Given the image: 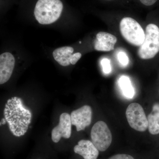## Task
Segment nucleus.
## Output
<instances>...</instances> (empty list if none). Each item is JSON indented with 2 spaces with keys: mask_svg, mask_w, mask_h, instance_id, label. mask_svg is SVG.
<instances>
[{
  "mask_svg": "<svg viewBox=\"0 0 159 159\" xmlns=\"http://www.w3.org/2000/svg\"><path fill=\"white\" fill-rule=\"evenodd\" d=\"M15 60L9 52L0 55V84L7 82L10 79L14 69Z\"/></svg>",
  "mask_w": 159,
  "mask_h": 159,
  "instance_id": "10",
  "label": "nucleus"
},
{
  "mask_svg": "<svg viewBox=\"0 0 159 159\" xmlns=\"http://www.w3.org/2000/svg\"><path fill=\"white\" fill-rule=\"evenodd\" d=\"M63 8L60 0H38L34 9L35 19L41 25H49L59 19Z\"/></svg>",
  "mask_w": 159,
  "mask_h": 159,
  "instance_id": "2",
  "label": "nucleus"
},
{
  "mask_svg": "<svg viewBox=\"0 0 159 159\" xmlns=\"http://www.w3.org/2000/svg\"><path fill=\"white\" fill-rule=\"evenodd\" d=\"M117 41V38L113 34L101 31L97 34L94 42V48L97 51H112Z\"/></svg>",
  "mask_w": 159,
  "mask_h": 159,
  "instance_id": "12",
  "label": "nucleus"
},
{
  "mask_svg": "<svg viewBox=\"0 0 159 159\" xmlns=\"http://www.w3.org/2000/svg\"><path fill=\"white\" fill-rule=\"evenodd\" d=\"M108 159H134L133 157L129 155L125 154H119L115 155L113 156L110 157Z\"/></svg>",
  "mask_w": 159,
  "mask_h": 159,
  "instance_id": "17",
  "label": "nucleus"
},
{
  "mask_svg": "<svg viewBox=\"0 0 159 159\" xmlns=\"http://www.w3.org/2000/svg\"><path fill=\"white\" fill-rule=\"evenodd\" d=\"M4 114L9 129L14 136L20 137L27 133L31 122V113L25 107L20 98L15 97L8 99Z\"/></svg>",
  "mask_w": 159,
  "mask_h": 159,
  "instance_id": "1",
  "label": "nucleus"
},
{
  "mask_svg": "<svg viewBox=\"0 0 159 159\" xmlns=\"http://www.w3.org/2000/svg\"><path fill=\"white\" fill-rule=\"evenodd\" d=\"M118 58L119 62L123 66H126L129 63V58L128 56L124 52H120L118 53Z\"/></svg>",
  "mask_w": 159,
  "mask_h": 159,
  "instance_id": "16",
  "label": "nucleus"
},
{
  "mask_svg": "<svg viewBox=\"0 0 159 159\" xmlns=\"http://www.w3.org/2000/svg\"><path fill=\"white\" fill-rule=\"evenodd\" d=\"M72 125H75L77 131L84 130L91 123L92 111L89 105H84L71 113Z\"/></svg>",
  "mask_w": 159,
  "mask_h": 159,
  "instance_id": "7",
  "label": "nucleus"
},
{
  "mask_svg": "<svg viewBox=\"0 0 159 159\" xmlns=\"http://www.w3.org/2000/svg\"><path fill=\"white\" fill-rule=\"evenodd\" d=\"M91 137L94 145L101 152L107 150L112 140L109 128L102 121H98L94 124L91 130Z\"/></svg>",
  "mask_w": 159,
  "mask_h": 159,
  "instance_id": "5",
  "label": "nucleus"
},
{
  "mask_svg": "<svg viewBox=\"0 0 159 159\" xmlns=\"http://www.w3.org/2000/svg\"><path fill=\"white\" fill-rule=\"evenodd\" d=\"M102 70L105 74H109L111 71L110 61L107 58H103L101 61Z\"/></svg>",
  "mask_w": 159,
  "mask_h": 159,
  "instance_id": "15",
  "label": "nucleus"
},
{
  "mask_svg": "<svg viewBox=\"0 0 159 159\" xmlns=\"http://www.w3.org/2000/svg\"><path fill=\"white\" fill-rule=\"evenodd\" d=\"M6 122H7V121H6V119H5V118H3V119H2V121H1V125H2V124L4 125V124H6Z\"/></svg>",
  "mask_w": 159,
  "mask_h": 159,
  "instance_id": "19",
  "label": "nucleus"
},
{
  "mask_svg": "<svg viewBox=\"0 0 159 159\" xmlns=\"http://www.w3.org/2000/svg\"><path fill=\"white\" fill-rule=\"evenodd\" d=\"M74 150L84 159H97L99 155V150L93 142L89 140H80L74 146Z\"/></svg>",
  "mask_w": 159,
  "mask_h": 159,
  "instance_id": "11",
  "label": "nucleus"
},
{
  "mask_svg": "<svg viewBox=\"0 0 159 159\" xmlns=\"http://www.w3.org/2000/svg\"><path fill=\"white\" fill-rule=\"evenodd\" d=\"M148 129L149 133L152 135L159 134V104L156 103L153 106L152 111L148 115Z\"/></svg>",
  "mask_w": 159,
  "mask_h": 159,
  "instance_id": "13",
  "label": "nucleus"
},
{
  "mask_svg": "<svg viewBox=\"0 0 159 159\" xmlns=\"http://www.w3.org/2000/svg\"><path fill=\"white\" fill-rule=\"evenodd\" d=\"M145 39L140 46L138 55L143 59H149L154 57L159 52V28L154 24L146 27Z\"/></svg>",
  "mask_w": 159,
  "mask_h": 159,
  "instance_id": "3",
  "label": "nucleus"
},
{
  "mask_svg": "<svg viewBox=\"0 0 159 159\" xmlns=\"http://www.w3.org/2000/svg\"><path fill=\"white\" fill-rule=\"evenodd\" d=\"M119 84L124 96L126 98L132 99L135 92L129 77L124 75L121 76L119 80Z\"/></svg>",
  "mask_w": 159,
  "mask_h": 159,
  "instance_id": "14",
  "label": "nucleus"
},
{
  "mask_svg": "<svg viewBox=\"0 0 159 159\" xmlns=\"http://www.w3.org/2000/svg\"><path fill=\"white\" fill-rule=\"evenodd\" d=\"M120 32L125 40L130 44L140 47L145 40V33L138 22L131 17H125L119 25Z\"/></svg>",
  "mask_w": 159,
  "mask_h": 159,
  "instance_id": "4",
  "label": "nucleus"
},
{
  "mask_svg": "<svg viewBox=\"0 0 159 159\" xmlns=\"http://www.w3.org/2000/svg\"><path fill=\"white\" fill-rule=\"evenodd\" d=\"M71 116L67 113H63L61 115L59 118V124L52 130L51 139L54 143L59 142L61 138L68 139L70 137L71 129Z\"/></svg>",
  "mask_w": 159,
  "mask_h": 159,
  "instance_id": "8",
  "label": "nucleus"
},
{
  "mask_svg": "<svg viewBox=\"0 0 159 159\" xmlns=\"http://www.w3.org/2000/svg\"><path fill=\"white\" fill-rule=\"evenodd\" d=\"M126 119L131 128L139 132H144L148 128V119L144 109L139 103H131L125 112Z\"/></svg>",
  "mask_w": 159,
  "mask_h": 159,
  "instance_id": "6",
  "label": "nucleus"
},
{
  "mask_svg": "<svg viewBox=\"0 0 159 159\" xmlns=\"http://www.w3.org/2000/svg\"><path fill=\"white\" fill-rule=\"evenodd\" d=\"M140 2L146 6H151L156 2L157 0H140Z\"/></svg>",
  "mask_w": 159,
  "mask_h": 159,
  "instance_id": "18",
  "label": "nucleus"
},
{
  "mask_svg": "<svg viewBox=\"0 0 159 159\" xmlns=\"http://www.w3.org/2000/svg\"><path fill=\"white\" fill-rule=\"evenodd\" d=\"M74 49L71 47H64L55 49L53 52L54 60L60 65L66 66L70 64L75 65L81 57L80 53L72 54Z\"/></svg>",
  "mask_w": 159,
  "mask_h": 159,
  "instance_id": "9",
  "label": "nucleus"
}]
</instances>
